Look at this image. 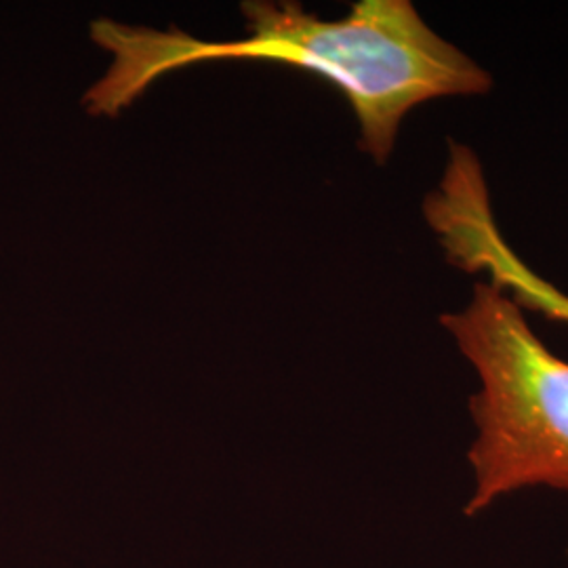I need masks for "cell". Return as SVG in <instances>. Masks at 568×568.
Wrapping results in <instances>:
<instances>
[{"label": "cell", "instance_id": "cell-1", "mask_svg": "<svg viewBox=\"0 0 568 568\" xmlns=\"http://www.w3.org/2000/svg\"><path fill=\"white\" fill-rule=\"evenodd\" d=\"M248 37L209 42L180 28L91 23V39L112 55L82 98L93 116H119L152 82L204 61H270L335 84L361 126V148L384 164L406 114L440 98L485 95L493 79L443 39L408 0H361L342 20H323L300 2H243Z\"/></svg>", "mask_w": 568, "mask_h": 568}, {"label": "cell", "instance_id": "cell-2", "mask_svg": "<svg viewBox=\"0 0 568 568\" xmlns=\"http://www.w3.org/2000/svg\"><path fill=\"white\" fill-rule=\"evenodd\" d=\"M478 375L469 400L474 488L467 516L525 488L568 493V363L495 284L476 283L466 307L440 318Z\"/></svg>", "mask_w": 568, "mask_h": 568}, {"label": "cell", "instance_id": "cell-3", "mask_svg": "<svg viewBox=\"0 0 568 568\" xmlns=\"http://www.w3.org/2000/svg\"><path fill=\"white\" fill-rule=\"evenodd\" d=\"M424 215L448 264L487 274V283L506 291L523 310L568 323V295L532 272L509 246L493 213L483 163L466 143H448L445 173L427 194Z\"/></svg>", "mask_w": 568, "mask_h": 568}]
</instances>
